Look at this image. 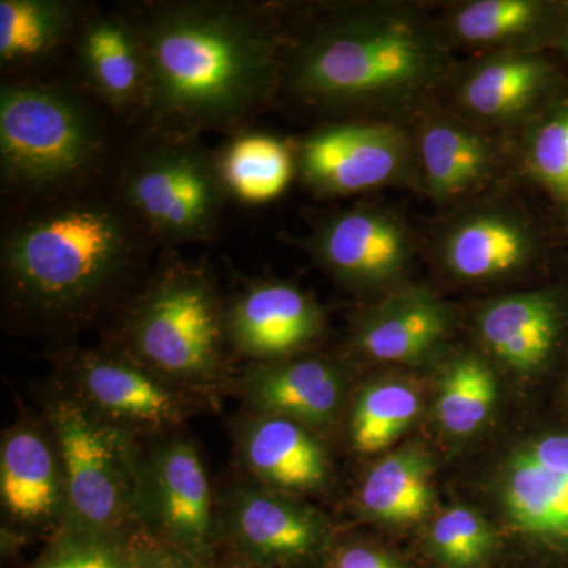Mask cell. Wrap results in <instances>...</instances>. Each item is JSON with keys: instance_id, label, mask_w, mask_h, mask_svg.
Masks as SVG:
<instances>
[{"instance_id": "14", "label": "cell", "mask_w": 568, "mask_h": 568, "mask_svg": "<svg viewBox=\"0 0 568 568\" xmlns=\"http://www.w3.org/2000/svg\"><path fill=\"white\" fill-rule=\"evenodd\" d=\"M324 327L323 308L293 283L256 282L226 305L231 349L252 364L297 357L315 345Z\"/></svg>"}, {"instance_id": "20", "label": "cell", "mask_w": 568, "mask_h": 568, "mask_svg": "<svg viewBox=\"0 0 568 568\" xmlns=\"http://www.w3.org/2000/svg\"><path fill=\"white\" fill-rule=\"evenodd\" d=\"M237 390L254 414L324 428L342 413L346 377L325 358L297 355L274 364H252L237 381Z\"/></svg>"}, {"instance_id": "9", "label": "cell", "mask_w": 568, "mask_h": 568, "mask_svg": "<svg viewBox=\"0 0 568 568\" xmlns=\"http://www.w3.org/2000/svg\"><path fill=\"white\" fill-rule=\"evenodd\" d=\"M294 152L298 178L320 196H351L395 183H418L413 132L398 123H328L302 138Z\"/></svg>"}, {"instance_id": "7", "label": "cell", "mask_w": 568, "mask_h": 568, "mask_svg": "<svg viewBox=\"0 0 568 568\" xmlns=\"http://www.w3.org/2000/svg\"><path fill=\"white\" fill-rule=\"evenodd\" d=\"M115 200L144 233L173 246L209 241L227 193L215 152L196 140L149 133L123 164Z\"/></svg>"}, {"instance_id": "2", "label": "cell", "mask_w": 568, "mask_h": 568, "mask_svg": "<svg viewBox=\"0 0 568 568\" xmlns=\"http://www.w3.org/2000/svg\"><path fill=\"white\" fill-rule=\"evenodd\" d=\"M450 48L413 7L336 6L286 32L282 88L332 114L425 106L457 71Z\"/></svg>"}, {"instance_id": "8", "label": "cell", "mask_w": 568, "mask_h": 568, "mask_svg": "<svg viewBox=\"0 0 568 568\" xmlns=\"http://www.w3.org/2000/svg\"><path fill=\"white\" fill-rule=\"evenodd\" d=\"M58 379L95 416L130 436L163 435L197 399L115 347H71L54 357Z\"/></svg>"}, {"instance_id": "22", "label": "cell", "mask_w": 568, "mask_h": 568, "mask_svg": "<svg viewBox=\"0 0 568 568\" xmlns=\"http://www.w3.org/2000/svg\"><path fill=\"white\" fill-rule=\"evenodd\" d=\"M82 74L111 110L142 112L148 93L144 47L133 14H93L78 28Z\"/></svg>"}, {"instance_id": "28", "label": "cell", "mask_w": 568, "mask_h": 568, "mask_svg": "<svg viewBox=\"0 0 568 568\" xmlns=\"http://www.w3.org/2000/svg\"><path fill=\"white\" fill-rule=\"evenodd\" d=\"M420 392L403 379H377L355 396L349 439L357 454L375 455L394 446L420 414Z\"/></svg>"}, {"instance_id": "11", "label": "cell", "mask_w": 568, "mask_h": 568, "mask_svg": "<svg viewBox=\"0 0 568 568\" xmlns=\"http://www.w3.org/2000/svg\"><path fill=\"white\" fill-rule=\"evenodd\" d=\"M223 538L235 559L260 568H301L331 547L327 519L293 495L241 485L227 497Z\"/></svg>"}, {"instance_id": "30", "label": "cell", "mask_w": 568, "mask_h": 568, "mask_svg": "<svg viewBox=\"0 0 568 568\" xmlns=\"http://www.w3.org/2000/svg\"><path fill=\"white\" fill-rule=\"evenodd\" d=\"M525 162L544 189L568 203V99L548 104L530 119Z\"/></svg>"}, {"instance_id": "25", "label": "cell", "mask_w": 568, "mask_h": 568, "mask_svg": "<svg viewBox=\"0 0 568 568\" xmlns=\"http://www.w3.org/2000/svg\"><path fill=\"white\" fill-rule=\"evenodd\" d=\"M433 459L417 444L392 452L368 470L358 489L362 514L375 521L409 525L428 517L435 503Z\"/></svg>"}, {"instance_id": "35", "label": "cell", "mask_w": 568, "mask_h": 568, "mask_svg": "<svg viewBox=\"0 0 568 568\" xmlns=\"http://www.w3.org/2000/svg\"><path fill=\"white\" fill-rule=\"evenodd\" d=\"M558 44L562 48L564 54L568 58V11L562 17V24H560L558 33Z\"/></svg>"}, {"instance_id": "29", "label": "cell", "mask_w": 568, "mask_h": 568, "mask_svg": "<svg viewBox=\"0 0 568 568\" xmlns=\"http://www.w3.org/2000/svg\"><path fill=\"white\" fill-rule=\"evenodd\" d=\"M497 381L484 357L462 354L452 358L439 379L435 402L437 424L455 437L474 435L495 409Z\"/></svg>"}, {"instance_id": "33", "label": "cell", "mask_w": 568, "mask_h": 568, "mask_svg": "<svg viewBox=\"0 0 568 568\" xmlns=\"http://www.w3.org/2000/svg\"><path fill=\"white\" fill-rule=\"evenodd\" d=\"M133 568H216L156 540L144 528L133 534Z\"/></svg>"}, {"instance_id": "18", "label": "cell", "mask_w": 568, "mask_h": 568, "mask_svg": "<svg viewBox=\"0 0 568 568\" xmlns=\"http://www.w3.org/2000/svg\"><path fill=\"white\" fill-rule=\"evenodd\" d=\"M439 261L452 278L489 283L518 274L536 254L528 220L506 205L485 204L459 213L440 235Z\"/></svg>"}, {"instance_id": "12", "label": "cell", "mask_w": 568, "mask_h": 568, "mask_svg": "<svg viewBox=\"0 0 568 568\" xmlns=\"http://www.w3.org/2000/svg\"><path fill=\"white\" fill-rule=\"evenodd\" d=\"M308 248L335 282L376 291L405 278L414 256L409 227L396 213L358 204L317 222Z\"/></svg>"}, {"instance_id": "10", "label": "cell", "mask_w": 568, "mask_h": 568, "mask_svg": "<svg viewBox=\"0 0 568 568\" xmlns=\"http://www.w3.org/2000/svg\"><path fill=\"white\" fill-rule=\"evenodd\" d=\"M140 521L151 536L215 566L223 538L211 478L192 440L166 439L142 455Z\"/></svg>"}, {"instance_id": "13", "label": "cell", "mask_w": 568, "mask_h": 568, "mask_svg": "<svg viewBox=\"0 0 568 568\" xmlns=\"http://www.w3.org/2000/svg\"><path fill=\"white\" fill-rule=\"evenodd\" d=\"M0 506L7 530L51 538L67 518L65 469L44 417H21L0 440Z\"/></svg>"}, {"instance_id": "31", "label": "cell", "mask_w": 568, "mask_h": 568, "mask_svg": "<svg viewBox=\"0 0 568 568\" xmlns=\"http://www.w3.org/2000/svg\"><path fill=\"white\" fill-rule=\"evenodd\" d=\"M429 548L447 568H480L496 548V534L478 511L447 508L429 528Z\"/></svg>"}, {"instance_id": "26", "label": "cell", "mask_w": 568, "mask_h": 568, "mask_svg": "<svg viewBox=\"0 0 568 568\" xmlns=\"http://www.w3.org/2000/svg\"><path fill=\"white\" fill-rule=\"evenodd\" d=\"M215 159L227 196L244 204L271 203L297 173L294 145L268 133L234 134Z\"/></svg>"}, {"instance_id": "17", "label": "cell", "mask_w": 568, "mask_h": 568, "mask_svg": "<svg viewBox=\"0 0 568 568\" xmlns=\"http://www.w3.org/2000/svg\"><path fill=\"white\" fill-rule=\"evenodd\" d=\"M455 321L452 305L428 287H402L362 313L353 349L379 364H422L446 345Z\"/></svg>"}, {"instance_id": "5", "label": "cell", "mask_w": 568, "mask_h": 568, "mask_svg": "<svg viewBox=\"0 0 568 568\" xmlns=\"http://www.w3.org/2000/svg\"><path fill=\"white\" fill-rule=\"evenodd\" d=\"M104 155L102 126L80 95L61 85L3 82L0 174L7 192L54 201L91 179Z\"/></svg>"}, {"instance_id": "23", "label": "cell", "mask_w": 568, "mask_h": 568, "mask_svg": "<svg viewBox=\"0 0 568 568\" xmlns=\"http://www.w3.org/2000/svg\"><path fill=\"white\" fill-rule=\"evenodd\" d=\"M477 335L491 357L514 372L544 365L560 331V308L545 291L503 295L481 306Z\"/></svg>"}, {"instance_id": "3", "label": "cell", "mask_w": 568, "mask_h": 568, "mask_svg": "<svg viewBox=\"0 0 568 568\" xmlns=\"http://www.w3.org/2000/svg\"><path fill=\"white\" fill-rule=\"evenodd\" d=\"M141 234L118 200L50 201L3 234L0 265L7 301L40 323L85 320L136 267Z\"/></svg>"}, {"instance_id": "24", "label": "cell", "mask_w": 568, "mask_h": 568, "mask_svg": "<svg viewBox=\"0 0 568 568\" xmlns=\"http://www.w3.org/2000/svg\"><path fill=\"white\" fill-rule=\"evenodd\" d=\"M448 43L477 52L538 51L551 33L558 39L555 11L540 0H470L448 9L439 21Z\"/></svg>"}, {"instance_id": "6", "label": "cell", "mask_w": 568, "mask_h": 568, "mask_svg": "<svg viewBox=\"0 0 568 568\" xmlns=\"http://www.w3.org/2000/svg\"><path fill=\"white\" fill-rule=\"evenodd\" d=\"M43 417L65 469L69 507L62 528L132 536L141 528L136 437L95 416L59 379L44 390Z\"/></svg>"}, {"instance_id": "15", "label": "cell", "mask_w": 568, "mask_h": 568, "mask_svg": "<svg viewBox=\"0 0 568 568\" xmlns=\"http://www.w3.org/2000/svg\"><path fill=\"white\" fill-rule=\"evenodd\" d=\"M552 69L538 51L477 55L452 78L454 112L477 129H515L544 110Z\"/></svg>"}, {"instance_id": "1", "label": "cell", "mask_w": 568, "mask_h": 568, "mask_svg": "<svg viewBox=\"0 0 568 568\" xmlns=\"http://www.w3.org/2000/svg\"><path fill=\"white\" fill-rule=\"evenodd\" d=\"M132 14L148 67L149 133H237L282 88L286 31L272 7L168 0Z\"/></svg>"}, {"instance_id": "16", "label": "cell", "mask_w": 568, "mask_h": 568, "mask_svg": "<svg viewBox=\"0 0 568 568\" xmlns=\"http://www.w3.org/2000/svg\"><path fill=\"white\" fill-rule=\"evenodd\" d=\"M500 504L511 529L537 540H568V435L518 447L500 477Z\"/></svg>"}, {"instance_id": "32", "label": "cell", "mask_w": 568, "mask_h": 568, "mask_svg": "<svg viewBox=\"0 0 568 568\" xmlns=\"http://www.w3.org/2000/svg\"><path fill=\"white\" fill-rule=\"evenodd\" d=\"M133 534L110 536L61 528L22 568H133Z\"/></svg>"}, {"instance_id": "19", "label": "cell", "mask_w": 568, "mask_h": 568, "mask_svg": "<svg viewBox=\"0 0 568 568\" xmlns=\"http://www.w3.org/2000/svg\"><path fill=\"white\" fill-rule=\"evenodd\" d=\"M413 136L418 183L436 203H455L480 192L497 171L499 155L488 132L454 111H422Z\"/></svg>"}, {"instance_id": "4", "label": "cell", "mask_w": 568, "mask_h": 568, "mask_svg": "<svg viewBox=\"0 0 568 568\" xmlns=\"http://www.w3.org/2000/svg\"><path fill=\"white\" fill-rule=\"evenodd\" d=\"M112 347L196 399L226 386V305L209 268L164 254L126 305Z\"/></svg>"}, {"instance_id": "21", "label": "cell", "mask_w": 568, "mask_h": 568, "mask_svg": "<svg viewBox=\"0 0 568 568\" xmlns=\"http://www.w3.org/2000/svg\"><path fill=\"white\" fill-rule=\"evenodd\" d=\"M237 452L257 484L286 495L321 491L331 459L312 429L287 418L254 414L239 424Z\"/></svg>"}, {"instance_id": "34", "label": "cell", "mask_w": 568, "mask_h": 568, "mask_svg": "<svg viewBox=\"0 0 568 568\" xmlns=\"http://www.w3.org/2000/svg\"><path fill=\"white\" fill-rule=\"evenodd\" d=\"M332 568H405L379 549L346 545L332 559Z\"/></svg>"}, {"instance_id": "36", "label": "cell", "mask_w": 568, "mask_h": 568, "mask_svg": "<svg viewBox=\"0 0 568 568\" xmlns=\"http://www.w3.org/2000/svg\"><path fill=\"white\" fill-rule=\"evenodd\" d=\"M231 568H260V567L250 566V564H245V562H242V560L235 559V564Z\"/></svg>"}, {"instance_id": "27", "label": "cell", "mask_w": 568, "mask_h": 568, "mask_svg": "<svg viewBox=\"0 0 568 568\" xmlns=\"http://www.w3.org/2000/svg\"><path fill=\"white\" fill-rule=\"evenodd\" d=\"M81 7L69 0H2L0 62L3 69L43 61L81 24Z\"/></svg>"}]
</instances>
